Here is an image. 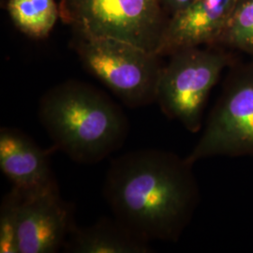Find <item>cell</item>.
<instances>
[{"mask_svg": "<svg viewBox=\"0 0 253 253\" xmlns=\"http://www.w3.org/2000/svg\"><path fill=\"white\" fill-rule=\"evenodd\" d=\"M103 195L114 217L148 242H177L200 202L193 164L157 148L115 159L106 172Z\"/></svg>", "mask_w": 253, "mask_h": 253, "instance_id": "1", "label": "cell"}, {"mask_svg": "<svg viewBox=\"0 0 253 253\" xmlns=\"http://www.w3.org/2000/svg\"><path fill=\"white\" fill-rule=\"evenodd\" d=\"M39 119L54 148L82 164L100 163L120 149L129 130L118 103L100 89L74 80L43 94Z\"/></svg>", "mask_w": 253, "mask_h": 253, "instance_id": "2", "label": "cell"}, {"mask_svg": "<svg viewBox=\"0 0 253 253\" xmlns=\"http://www.w3.org/2000/svg\"><path fill=\"white\" fill-rule=\"evenodd\" d=\"M169 57L161 73L156 102L167 118L197 133L209 95L223 71L236 63L235 57L220 46L185 49Z\"/></svg>", "mask_w": 253, "mask_h": 253, "instance_id": "3", "label": "cell"}, {"mask_svg": "<svg viewBox=\"0 0 253 253\" xmlns=\"http://www.w3.org/2000/svg\"><path fill=\"white\" fill-rule=\"evenodd\" d=\"M73 47L85 70L128 108L156 102L162 56L111 38L76 36Z\"/></svg>", "mask_w": 253, "mask_h": 253, "instance_id": "4", "label": "cell"}, {"mask_svg": "<svg viewBox=\"0 0 253 253\" xmlns=\"http://www.w3.org/2000/svg\"><path fill=\"white\" fill-rule=\"evenodd\" d=\"M58 6L76 36L116 39L155 54L169 18L161 0H58Z\"/></svg>", "mask_w": 253, "mask_h": 253, "instance_id": "5", "label": "cell"}, {"mask_svg": "<svg viewBox=\"0 0 253 253\" xmlns=\"http://www.w3.org/2000/svg\"><path fill=\"white\" fill-rule=\"evenodd\" d=\"M230 70L199 141L186 157L193 165L213 157H253V59Z\"/></svg>", "mask_w": 253, "mask_h": 253, "instance_id": "6", "label": "cell"}, {"mask_svg": "<svg viewBox=\"0 0 253 253\" xmlns=\"http://www.w3.org/2000/svg\"><path fill=\"white\" fill-rule=\"evenodd\" d=\"M76 226L73 206L59 188L24 197L19 217V253H55L63 250Z\"/></svg>", "mask_w": 253, "mask_h": 253, "instance_id": "7", "label": "cell"}, {"mask_svg": "<svg viewBox=\"0 0 253 253\" xmlns=\"http://www.w3.org/2000/svg\"><path fill=\"white\" fill-rule=\"evenodd\" d=\"M238 0H193L169 16L157 51L170 56L181 50L217 46Z\"/></svg>", "mask_w": 253, "mask_h": 253, "instance_id": "8", "label": "cell"}, {"mask_svg": "<svg viewBox=\"0 0 253 253\" xmlns=\"http://www.w3.org/2000/svg\"><path fill=\"white\" fill-rule=\"evenodd\" d=\"M0 169L24 197L58 188L48 152L17 128L0 129Z\"/></svg>", "mask_w": 253, "mask_h": 253, "instance_id": "9", "label": "cell"}, {"mask_svg": "<svg viewBox=\"0 0 253 253\" xmlns=\"http://www.w3.org/2000/svg\"><path fill=\"white\" fill-rule=\"evenodd\" d=\"M63 251L68 253H152L148 241L115 217H101L89 226L76 225L64 245Z\"/></svg>", "mask_w": 253, "mask_h": 253, "instance_id": "10", "label": "cell"}, {"mask_svg": "<svg viewBox=\"0 0 253 253\" xmlns=\"http://www.w3.org/2000/svg\"><path fill=\"white\" fill-rule=\"evenodd\" d=\"M7 7L14 26L36 40L48 36L60 18L56 0H9Z\"/></svg>", "mask_w": 253, "mask_h": 253, "instance_id": "11", "label": "cell"}, {"mask_svg": "<svg viewBox=\"0 0 253 253\" xmlns=\"http://www.w3.org/2000/svg\"><path fill=\"white\" fill-rule=\"evenodd\" d=\"M217 46L239 51L253 59V0H238Z\"/></svg>", "mask_w": 253, "mask_h": 253, "instance_id": "12", "label": "cell"}, {"mask_svg": "<svg viewBox=\"0 0 253 253\" xmlns=\"http://www.w3.org/2000/svg\"><path fill=\"white\" fill-rule=\"evenodd\" d=\"M24 196L11 187L0 205V253H19L18 226L20 208Z\"/></svg>", "mask_w": 253, "mask_h": 253, "instance_id": "13", "label": "cell"}, {"mask_svg": "<svg viewBox=\"0 0 253 253\" xmlns=\"http://www.w3.org/2000/svg\"><path fill=\"white\" fill-rule=\"evenodd\" d=\"M163 8L165 9L168 16L172 15V13L184 8L188 4H190L193 0H161Z\"/></svg>", "mask_w": 253, "mask_h": 253, "instance_id": "14", "label": "cell"}]
</instances>
